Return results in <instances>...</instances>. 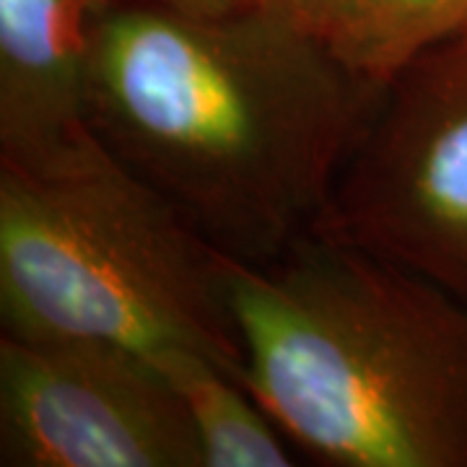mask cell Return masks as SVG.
I'll return each instance as SVG.
<instances>
[{"mask_svg":"<svg viewBox=\"0 0 467 467\" xmlns=\"http://www.w3.org/2000/svg\"><path fill=\"white\" fill-rule=\"evenodd\" d=\"M115 0H0V161L36 164L94 135V36Z\"/></svg>","mask_w":467,"mask_h":467,"instance_id":"6","label":"cell"},{"mask_svg":"<svg viewBox=\"0 0 467 467\" xmlns=\"http://www.w3.org/2000/svg\"><path fill=\"white\" fill-rule=\"evenodd\" d=\"M244 387L335 467H467V301L319 226L234 263Z\"/></svg>","mask_w":467,"mask_h":467,"instance_id":"2","label":"cell"},{"mask_svg":"<svg viewBox=\"0 0 467 467\" xmlns=\"http://www.w3.org/2000/svg\"><path fill=\"white\" fill-rule=\"evenodd\" d=\"M465 26L467 0H335L325 45L384 88L418 55Z\"/></svg>","mask_w":467,"mask_h":467,"instance_id":"8","label":"cell"},{"mask_svg":"<svg viewBox=\"0 0 467 467\" xmlns=\"http://www.w3.org/2000/svg\"><path fill=\"white\" fill-rule=\"evenodd\" d=\"M239 5L260 11V14L285 18V21L296 24L306 32L317 34L322 42L327 36L335 11V0H239Z\"/></svg>","mask_w":467,"mask_h":467,"instance_id":"9","label":"cell"},{"mask_svg":"<svg viewBox=\"0 0 467 467\" xmlns=\"http://www.w3.org/2000/svg\"><path fill=\"white\" fill-rule=\"evenodd\" d=\"M153 361L182 395L202 467L294 465L284 429L242 379L195 350H169Z\"/></svg>","mask_w":467,"mask_h":467,"instance_id":"7","label":"cell"},{"mask_svg":"<svg viewBox=\"0 0 467 467\" xmlns=\"http://www.w3.org/2000/svg\"><path fill=\"white\" fill-rule=\"evenodd\" d=\"M322 226L467 301V26L384 86Z\"/></svg>","mask_w":467,"mask_h":467,"instance_id":"4","label":"cell"},{"mask_svg":"<svg viewBox=\"0 0 467 467\" xmlns=\"http://www.w3.org/2000/svg\"><path fill=\"white\" fill-rule=\"evenodd\" d=\"M234 263L97 133L0 161V333L195 350L244 382Z\"/></svg>","mask_w":467,"mask_h":467,"instance_id":"3","label":"cell"},{"mask_svg":"<svg viewBox=\"0 0 467 467\" xmlns=\"http://www.w3.org/2000/svg\"><path fill=\"white\" fill-rule=\"evenodd\" d=\"M135 3H150V5H164L184 14H229L242 8L239 0H135Z\"/></svg>","mask_w":467,"mask_h":467,"instance_id":"10","label":"cell"},{"mask_svg":"<svg viewBox=\"0 0 467 467\" xmlns=\"http://www.w3.org/2000/svg\"><path fill=\"white\" fill-rule=\"evenodd\" d=\"M3 467H202L182 395L140 350L0 333Z\"/></svg>","mask_w":467,"mask_h":467,"instance_id":"5","label":"cell"},{"mask_svg":"<svg viewBox=\"0 0 467 467\" xmlns=\"http://www.w3.org/2000/svg\"><path fill=\"white\" fill-rule=\"evenodd\" d=\"M382 91L285 18L115 0L94 36L88 117L213 247L265 265L325 223Z\"/></svg>","mask_w":467,"mask_h":467,"instance_id":"1","label":"cell"}]
</instances>
